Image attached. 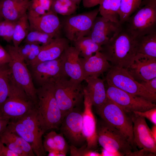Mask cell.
<instances>
[{"mask_svg": "<svg viewBox=\"0 0 156 156\" xmlns=\"http://www.w3.org/2000/svg\"><path fill=\"white\" fill-rule=\"evenodd\" d=\"M97 141L103 148L119 152L123 156L133 151L134 148L119 130L102 120L97 125Z\"/></svg>", "mask_w": 156, "mask_h": 156, "instance_id": "obj_10", "label": "cell"}, {"mask_svg": "<svg viewBox=\"0 0 156 156\" xmlns=\"http://www.w3.org/2000/svg\"><path fill=\"white\" fill-rule=\"evenodd\" d=\"M29 66L33 82L38 87L48 83L54 82L62 77L67 76L64 72L60 57L55 60Z\"/></svg>", "mask_w": 156, "mask_h": 156, "instance_id": "obj_14", "label": "cell"}, {"mask_svg": "<svg viewBox=\"0 0 156 156\" xmlns=\"http://www.w3.org/2000/svg\"><path fill=\"white\" fill-rule=\"evenodd\" d=\"M131 117L133 124V141L135 146L156 155V141L152 135L145 118L133 112Z\"/></svg>", "mask_w": 156, "mask_h": 156, "instance_id": "obj_16", "label": "cell"}, {"mask_svg": "<svg viewBox=\"0 0 156 156\" xmlns=\"http://www.w3.org/2000/svg\"><path fill=\"white\" fill-rule=\"evenodd\" d=\"M38 100L35 108L40 127L44 133L59 128L63 119L54 94V82L45 84L36 88Z\"/></svg>", "mask_w": 156, "mask_h": 156, "instance_id": "obj_2", "label": "cell"}, {"mask_svg": "<svg viewBox=\"0 0 156 156\" xmlns=\"http://www.w3.org/2000/svg\"><path fill=\"white\" fill-rule=\"evenodd\" d=\"M69 148L71 156H101L100 153L88 149L86 143L79 147L71 145Z\"/></svg>", "mask_w": 156, "mask_h": 156, "instance_id": "obj_36", "label": "cell"}, {"mask_svg": "<svg viewBox=\"0 0 156 156\" xmlns=\"http://www.w3.org/2000/svg\"><path fill=\"white\" fill-rule=\"evenodd\" d=\"M133 113L145 118H146L154 125H156V107L144 111H134Z\"/></svg>", "mask_w": 156, "mask_h": 156, "instance_id": "obj_40", "label": "cell"}, {"mask_svg": "<svg viewBox=\"0 0 156 156\" xmlns=\"http://www.w3.org/2000/svg\"><path fill=\"white\" fill-rule=\"evenodd\" d=\"M6 128L27 142L35 155H46L42 140L44 133L37 119L35 107L20 117L10 119Z\"/></svg>", "mask_w": 156, "mask_h": 156, "instance_id": "obj_3", "label": "cell"}, {"mask_svg": "<svg viewBox=\"0 0 156 156\" xmlns=\"http://www.w3.org/2000/svg\"><path fill=\"white\" fill-rule=\"evenodd\" d=\"M39 4L46 12L51 10L53 0H32Z\"/></svg>", "mask_w": 156, "mask_h": 156, "instance_id": "obj_44", "label": "cell"}, {"mask_svg": "<svg viewBox=\"0 0 156 156\" xmlns=\"http://www.w3.org/2000/svg\"></svg>", "mask_w": 156, "mask_h": 156, "instance_id": "obj_53", "label": "cell"}, {"mask_svg": "<svg viewBox=\"0 0 156 156\" xmlns=\"http://www.w3.org/2000/svg\"><path fill=\"white\" fill-rule=\"evenodd\" d=\"M29 0H2L0 1V16L5 20L16 22L27 13Z\"/></svg>", "mask_w": 156, "mask_h": 156, "instance_id": "obj_23", "label": "cell"}, {"mask_svg": "<svg viewBox=\"0 0 156 156\" xmlns=\"http://www.w3.org/2000/svg\"><path fill=\"white\" fill-rule=\"evenodd\" d=\"M54 131H51L44 136L43 144L44 150L46 152H49L54 150H57L53 139Z\"/></svg>", "mask_w": 156, "mask_h": 156, "instance_id": "obj_39", "label": "cell"}, {"mask_svg": "<svg viewBox=\"0 0 156 156\" xmlns=\"http://www.w3.org/2000/svg\"><path fill=\"white\" fill-rule=\"evenodd\" d=\"M135 38L137 54L156 59V31Z\"/></svg>", "mask_w": 156, "mask_h": 156, "instance_id": "obj_25", "label": "cell"}, {"mask_svg": "<svg viewBox=\"0 0 156 156\" xmlns=\"http://www.w3.org/2000/svg\"><path fill=\"white\" fill-rule=\"evenodd\" d=\"M105 80L107 84L131 94L139 96L152 103L156 101V94L148 91L129 73L127 69L112 66L107 71Z\"/></svg>", "mask_w": 156, "mask_h": 156, "instance_id": "obj_8", "label": "cell"}, {"mask_svg": "<svg viewBox=\"0 0 156 156\" xmlns=\"http://www.w3.org/2000/svg\"><path fill=\"white\" fill-rule=\"evenodd\" d=\"M35 104L24 90L14 80L11 74L8 97L0 108V114L10 120L20 117L35 107Z\"/></svg>", "mask_w": 156, "mask_h": 156, "instance_id": "obj_6", "label": "cell"}, {"mask_svg": "<svg viewBox=\"0 0 156 156\" xmlns=\"http://www.w3.org/2000/svg\"><path fill=\"white\" fill-rule=\"evenodd\" d=\"M122 25L102 16L96 17L91 29L86 36L101 46L111 39L120 29Z\"/></svg>", "mask_w": 156, "mask_h": 156, "instance_id": "obj_17", "label": "cell"}, {"mask_svg": "<svg viewBox=\"0 0 156 156\" xmlns=\"http://www.w3.org/2000/svg\"><path fill=\"white\" fill-rule=\"evenodd\" d=\"M73 1L75 2L78 6L79 5L82 0H72Z\"/></svg>", "mask_w": 156, "mask_h": 156, "instance_id": "obj_50", "label": "cell"}, {"mask_svg": "<svg viewBox=\"0 0 156 156\" xmlns=\"http://www.w3.org/2000/svg\"><path fill=\"white\" fill-rule=\"evenodd\" d=\"M11 73L8 64L0 66V108L8 96Z\"/></svg>", "mask_w": 156, "mask_h": 156, "instance_id": "obj_31", "label": "cell"}, {"mask_svg": "<svg viewBox=\"0 0 156 156\" xmlns=\"http://www.w3.org/2000/svg\"><path fill=\"white\" fill-rule=\"evenodd\" d=\"M83 104V133L86 140L87 148L93 150L97 148L98 144L97 124L92 111L91 101L85 88Z\"/></svg>", "mask_w": 156, "mask_h": 156, "instance_id": "obj_15", "label": "cell"}, {"mask_svg": "<svg viewBox=\"0 0 156 156\" xmlns=\"http://www.w3.org/2000/svg\"><path fill=\"white\" fill-rule=\"evenodd\" d=\"M127 69L139 83L151 79L156 77V59L137 54Z\"/></svg>", "mask_w": 156, "mask_h": 156, "instance_id": "obj_19", "label": "cell"}, {"mask_svg": "<svg viewBox=\"0 0 156 156\" xmlns=\"http://www.w3.org/2000/svg\"><path fill=\"white\" fill-rule=\"evenodd\" d=\"M17 0L20 1H23L26 0Z\"/></svg>", "mask_w": 156, "mask_h": 156, "instance_id": "obj_51", "label": "cell"}, {"mask_svg": "<svg viewBox=\"0 0 156 156\" xmlns=\"http://www.w3.org/2000/svg\"><path fill=\"white\" fill-rule=\"evenodd\" d=\"M54 38L46 33L37 30L30 31L24 40V43H35L44 45Z\"/></svg>", "mask_w": 156, "mask_h": 156, "instance_id": "obj_33", "label": "cell"}, {"mask_svg": "<svg viewBox=\"0 0 156 156\" xmlns=\"http://www.w3.org/2000/svg\"><path fill=\"white\" fill-rule=\"evenodd\" d=\"M122 25L135 38L156 31V0H143L140 8Z\"/></svg>", "mask_w": 156, "mask_h": 156, "instance_id": "obj_5", "label": "cell"}, {"mask_svg": "<svg viewBox=\"0 0 156 156\" xmlns=\"http://www.w3.org/2000/svg\"><path fill=\"white\" fill-rule=\"evenodd\" d=\"M0 140L10 150L18 154L19 156H26L21 148L8 135L5 131L0 136Z\"/></svg>", "mask_w": 156, "mask_h": 156, "instance_id": "obj_37", "label": "cell"}, {"mask_svg": "<svg viewBox=\"0 0 156 156\" xmlns=\"http://www.w3.org/2000/svg\"><path fill=\"white\" fill-rule=\"evenodd\" d=\"M155 155L144 149H141L139 151H132L129 154L128 156H155Z\"/></svg>", "mask_w": 156, "mask_h": 156, "instance_id": "obj_46", "label": "cell"}, {"mask_svg": "<svg viewBox=\"0 0 156 156\" xmlns=\"http://www.w3.org/2000/svg\"><path fill=\"white\" fill-rule=\"evenodd\" d=\"M103 0H82L83 6L85 8H90L99 5Z\"/></svg>", "mask_w": 156, "mask_h": 156, "instance_id": "obj_45", "label": "cell"}, {"mask_svg": "<svg viewBox=\"0 0 156 156\" xmlns=\"http://www.w3.org/2000/svg\"><path fill=\"white\" fill-rule=\"evenodd\" d=\"M69 42L66 38L59 37L53 38L46 45H41V50L38 56L28 66L58 59L69 46Z\"/></svg>", "mask_w": 156, "mask_h": 156, "instance_id": "obj_22", "label": "cell"}, {"mask_svg": "<svg viewBox=\"0 0 156 156\" xmlns=\"http://www.w3.org/2000/svg\"><path fill=\"white\" fill-rule=\"evenodd\" d=\"M95 53L94 55L87 58L80 57L84 80L88 77H99L103 73L108 71L111 67L109 62L100 51Z\"/></svg>", "mask_w": 156, "mask_h": 156, "instance_id": "obj_21", "label": "cell"}, {"mask_svg": "<svg viewBox=\"0 0 156 156\" xmlns=\"http://www.w3.org/2000/svg\"><path fill=\"white\" fill-rule=\"evenodd\" d=\"M96 111L103 120L121 132L134 148L133 124L131 117L127 114L128 112L108 98Z\"/></svg>", "mask_w": 156, "mask_h": 156, "instance_id": "obj_7", "label": "cell"}, {"mask_svg": "<svg viewBox=\"0 0 156 156\" xmlns=\"http://www.w3.org/2000/svg\"><path fill=\"white\" fill-rule=\"evenodd\" d=\"M25 43L17 48L20 55L28 66L38 56L41 50L42 45L35 43Z\"/></svg>", "mask_w": 156, "mask_h": 156, "instance_id": "obj_32", "label": "cell"}, {"mask_svg": "<svg viewBox=\"0 0 156 156\" xmlns=\"http://www.w3.org/2000/svg\"><path fill=\"white\" fill-rule=\"evenodd\" d=\"M64 73L68 77L81 82L84 80L79 53L74 46H69L60 56Z\"/></svg>", "mask_w": 156, "mask_h": 156, "instance_id": "obj_20", "label": "cell"}, {"mask_svg": "<svg viewBox=\"0 0 156 156\" xmlns=\"http://www.w3.org/2000/svg\"><path fill=\"white\" fill-rule=\"evenodd\" d=\"M107 85L106 90L107 98L127 112H143L156 107L154 103L143 97L129 93L113 86Z\"/></svg>", "mask_w": 156, "mask_h": 156, "instance_id": "obj_12", "label": "cell"}, {"mask_svg": "<svg viewBox=\"0 0 156 156\" xmlns=\"http://www.w3.org/2000/svg\"><path fill=\"white\" fill-rule=\"evenodd\" d=\"M151 131L152 135L154 140L156 141V125H154Z\"/></svg>", "mask_w": 156, "mask_h": 156, "instance_id": "obj_49", "label": "cell"}, {"mask_svg": "<svg viewBox=\"0 0 156 156\" xmlns=\"http://www.w3.org/2000/svg\"><path fill=\"white\" fill-rule=\"evenodd\" d=\"M0 142H1V141H0Z\"/></svg>", "mask_w": 156, "mask_h": 156, "instance_id": "obj_52", "label": "cell"}, {"mask_svg": "<svg viewBox=\"0 0 156 156\" xmlns=\"http://www.w3.org/2000/svg\"><path fill=\"white\" fill-rule=\"evenodd\" d=\"M29 30V24L26 13L16 21L12 40L13 46L16 47L19 46Z\"/></svg>", "mask_w": 156, "mask_h": 156, "instance_id": "obj_28", "label": "cell"}, {"mask_svg": "<svg viewBox=\"0 0 156 156\" xmlns=\"http://www.w3.org/2000/svg\"><path fill=\"white\" fill-rule=\"evenodd\" d=\"M27 15L29 31H39L54 38L60 37L61 23L57 14L50 10L41 15Z\"/></svg>", "mask_w": 156, "mask_h": 156, "instance_id": "obj_18", "label": "cell"}, {"mask_svg": "<svg viewBox=\"0 0 156 156\" xmlns=\"http://www.w3.org/2000/svg\"><path fill=\"white\" fill-rule=\"evenodd\" d=\"M16 23L5 20L0 22V36L7 42L12 41Z\"/></svg>", "mask_w": 156, "mask_h": 156, "instance_id": "obj_35", "label": "cell"}, {"mask_svg": "<svg viewBox=\"0 0 156 156\" xmlns=\"http://www.w3.org/2000/svg\"><path fill=\"white\" fill-rule=\"evenodd\" d=\"M5 49L11 57L8 65L13 78L23 88L36 105L38 100L36 88L27 65L19 53L17 47L8 45L6 46Z\"/></svg>", "mask_w": 156, "mask_h": 156, "instance_id": "obj_9", "label": "cell"}, {"mask_svg": "<svg viewBox=\"0 0 156 156\" xmlns=\"http://www.w3.org/2000/svg\"><path fill=\"white\" fill-rule=\"evenodd\" d=\"M67 77H62L54 82L55 96L63 118L79 107L84 99V86L81 82Z\"/></svg>", "mask_w": 156, "mask_h": 156, "instance_id": "obj_4", "label": "cell"}, {"mask_svg": "<svg viewBox=\"0 0 156 156\" xmlns=\"http://www.w3.org/2000/svg\"><path fill=\"white\" fill-rule=\"evenodd\" d=\"M8 135L17 144L26 156H35L30 145L24 139L6 128L5 130Z\"/></svg>", "mask_w": 156, "mask_h": 156, "instance_id": "obj_34", "label": "cell"}, {"mask_svg": "<svg viewBox=\"0 0 156 156\" xmlns=\"http://www.w3.org/2000/svg\"><path fill=\"white\" fill-rule=\"evenodd\" d=\"M100 52L112 66L127 69L137 54L135 38L122 25L114 36L102 46Z\"/></svg>", "mask_w": 156, "mask_h": 156, "instance_id": "obj_1", "label": "cell"}, {"mask_svg": "<svg viewBox=\"0 0 156 156\" xmlns=\"http://www.w3.org/2000/svg\"><path fill=\"white\" fill-rule=\"evenodd\" d=\"M0 156H19L17 153L10 150L1 141L0 142Z\"/></svg>", "mask_w": 156, "mask_h": 156, "instance_id": "obj_43", "label": "cell"}, {"mask_svg": "<svg viewBox=\"0 0 156 156\" xmlns=\"http://www.w3.org/2000/svg\"><path fill=\"white\" fill-rule=\"evenodd\" d=\"M99 13V8L80 14L67 16L61 23L66 38L72 42L86 36Z\"/></svg>", "mask_w": 156, "mask_h": 156, "instance_id": "obj_11", "label": "cell"}, {"mask_svg": "<svg viewBox=\"0 0 156 156\" xmlns=\"http://www.w3.org/2000/svg\"><path fill=\"white\" fill-rule=\"evenodd\" d=\"M143 0H121L118 12L119 23L123 24L140 7Z\"/></svg>", "mask_w": 156, "mask_h": 156, "instance_id": "obj_29", "label": "cell"}, {"mask_svg": "<svg viewBox=\"0 0 156 156\" xmlns=\"http://www.w3.org/2000/svg\"><path fill=\"white\" fill-rule=\"evenodd\" d=\"M87 83L85 88L96 109L106 101L107 97L104 80L98 77H88L85 79Z\"/></svg>", "mask_w": 156, "mask_h": 156, "instance_id": "obj_24", "label": "cell"}, {"mask_svg": "<svg viewBox=\"0 0 156 156\" xmlns=\"http://www.w3.org/2000/svg\"><path fill=\"white\" fill-rule=\"evenodd\" d=\"M140 83L149 92L156 94V77Z\"/></svg>", "mask_w": 156, "mask_h": 156, "instance_id": "obj_41", "label": "cell"}, {"mask_svg": "<svg viewBox=\"0 0 156 156\" xmlns=\"http://www.w3.org/2000/svg\"><path fill=\"white\" fill-rule=\"evenodd\" d=\"M72 42L73 46L78 51L79 56L85 58L90 57L93 53L102 49V46L87 36L81 37Z\"/></svg>", "mask_w": 156, "mask_h": 156, "instance_id": "obj_26", "label": "cell"}, {"mask_svg": "<svg viewBox=\"0 0 156 156\" xmlns=\"http://www.w3.org/2000/svg\"><path fill=\"white\" fill-rule=\"evenodd\" d=\"M77 5L72 0H53L51 10L63 16L73 14L77 10Z\"/></svg>", "mask_w": 156, "mask_h": 156, "instance_id": "obj_30", "label": "cell"}, {"mask_svg": "<svg viewBox=\"0 0 156 156\" xmlns=\"http://www.w3.org/2000/svg\"><path fill=\"white\" fill-rule=\"evenodd\" d=\"M53 139L57 149L66 154L69 148L63 134L61 133H57L54 131Z\"/></svg>", "mask_w": 156, "mask_h": 156, "instance_id": "obj_38", "label": "cell"}, {"mask_svg": "<svg viewBox=\"0 0 156 156\" xmlns=\"http://www.w3.org/2000/svg\"><path fill=\"white\" fill-rule=\"evenodd\" d=\"M121 0H103L99 8L101 16L112 21L119 23L118 12Z\"/></svg>", "mask_w": 156, "mask_h": 156, "instance_id": "obj_27", "label": "cell"}, {"mask_svg": "<svg viewBox=\"0 0 156 156\" xmlns=\"http://www.w3.org/2000/svg\"><path fill=\"white\" fill-rule=\"evenodd\" d=\"M78 107L68 113L64 117L60 127L61 133L72 145L79 147L86 141L82 132V112Z\"/></svg>", "mask_w": 156, "mask_h": 156, "instance_id": "obj_13", "label": "cell"}, {"mask_svg": "<svg viewBox=\"0 0 156 156\" xmlns=\"http://www.w3.org/2000/svg\"><path fill=\"white\" fill-rule=\"evenodd\" d=\"M101 154V156H122L123 155L118 151H114L103 148Z\"/></svg>", "mask_w": 156, "mask_h": 156, "instance_id": "obj_48", "label": "cell"}, {"mask_svg": "<svg viewBox=\"0 0 156 156\" xmlns=\"http://www.w3.org/2000/svg\"><path fill=\"white\" fill-rule=\"evenodd\" d=\"M9 120L3 117L0 114V136L6 129Z\"/></svg>", "mask_w": 156, "mask_h": 156, "instance_id": "obj_47", "label": "cell"}, {"mask_svg": "<svg viewBox=\"0 0 156 156\" xmlns=\"http://www.w3.org/2000/svg\"><path fill=\"white\" fill-rule=\"evenodd\" d=\"M11 60L9 53L0 44V66L9 64Z\"/></svg>", "mask_w": 156, "mask_h": 156, "instance_id": "obj_42", "label": "cell"}]
</instances>
